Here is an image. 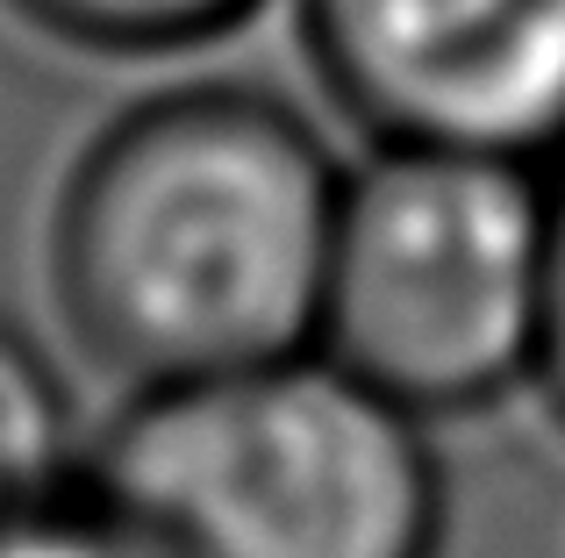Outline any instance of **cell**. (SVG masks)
<instances>
[{
    "instance_id": "cell-2",
    "label": "cell",
    "mask_w": 565,
    "mask_h": 558,
    "mask_svg": "<svg viewBox=\"0 0 565 558\" xmlns=\"http://www.w3.org/2000/svg\"><path fill=\"white\" fill-rule=\"evenodd\" d=\"M86 502L151 558H437L444 473L423 416L330 351L143 387Z\"/></svg>"
},
{
    "instance_id": "cell-3",
    "label": "cell",
    "mask_w": 565,
    "mask_h": 558,
    "mask_svg": "<svg viewBox=\"0 0 565 558\" xmlns=\"http://www.w3.org/2000/svg\"><path fill=\"white\" fill-rule=\"evenodd\" d=\"M552 165L373 143L344 172L316 344L408 416H472L537 379Z\"/></svg>"
},
{
    "instance_id": "cell-5",
    "label": "cell",
    "mask_w": 565,
    "mask_h": 558,
    "mask_svg": "<svg viewBox=\"0 0 565 558\" xmlns=\"http://www.w3.org/2000/svg\"><path fill=\"white\" fill-rule=\"evenodd\" d=\"M72 494V401L43 351L0 322V523Z\"/></svg>"
},
{
    "instance_id": "cell-7",
    "label": "cell",
    "mask_w": 565,
    "mask_h": 558,
    "mask_svg": "<svg viewBox=\"0 0 565 558\" xmlns=\"http://www.w3.org/2000/svg\"><path fill=\"white\" fill-rule=\"evenodd\" d=\"M0 558H151V551L108 508L86 502V487H79L22 523H0Z\"/></svg>"
},
{
    "instance_id": "cell-6",
    "label": "cell",
    "mask_w": 565,
    "mask_h": 558,
    "mask_svg": "<svg viewBox=\"0 0 565 558\" xmlns=\"http://www.w3.org/2000/svg\"><path fill=\"white\" fill-rule=\"evenodd\" d=\"M8 8L29 14L43 36L79 43V51L166 57V51H193L207 36H230L265 0H8Z\"/></svg>"
},
{
    "instance_id": "cell-1",
    "label": "cell",
    "mask_w": 565,
    "mask_h": 558,
    "mask_svg": "<svg viewBox=\"0 0 565 558\" xmlns=\"http://www.w3.org/2000/svg\"><path fill=\"white\" fill-rule=\"evenodd\" d=\"M344 172L301 108L180 86L72 165L51 272L79 344L129 387L236 373L316 344Z\"/></svg>"
},
{
    "instance_id": "cell-8",
    "label": "cell",
    "mask_w": 565,
    "mask_h": 558,
    "mask_svg": "<svg viewBox=\"0 0 565 558\" xmlns=\"http://www.w3.org/2000/svg\"><path fill=\"white\" fill-rule=\"evenodd\" d=\"M537 379L565 416V158L552 165V244H544V336H537Z\"/></svg>"
},
{
    "instance_id": "cell-4",
    "label": "cell",
    "mask_w": 565,
    "mask_h": 558,
    "mask_svg": "<svg viewBox=\"0 0 565 558\" xmlns=\"http://www.w3.org/2000/svg\"><path fill=\"white\" fill-rule=\"evenodd\" d=\"M301 36L373 143L565 158V0H301Z\"/></svg>"
}]
</instances>
